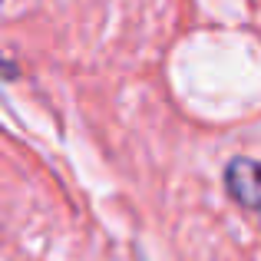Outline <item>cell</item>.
Masks as SVG:
<instances>
[{
	"instance_id": "cell-1",
	"label": "cell",
	"mask_w": 261,
	"mask_h": 261,
	"mask_svg": "<svg viewBox=\"0 0 261 261\" xmlns=\"http://www.w3.org/2000/svg\"><path fill=\"white\" fill-rule=\"evenodd\" d=\"M225 192L235 198L242 208H258L261 202V169L248 155H235L225 166Z\"/></svg>"
}]
</instances>
